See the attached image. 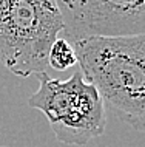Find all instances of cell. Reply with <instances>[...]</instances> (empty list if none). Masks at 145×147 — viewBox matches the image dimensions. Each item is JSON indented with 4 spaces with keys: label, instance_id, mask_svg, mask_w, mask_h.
<instances>
[{
    "label": "cell",
    "instance_id": "cell-1",
    "mask_svg": "<svg viewBox=\"0 0 145 147\" xmlns=\"http://www.w3.org/2000/svg\"><path fill=\"white\" fill-rule=\"evenodd\" d=\"M73 48L84 78L104 102L124 122L145 132V34L88 39Z\"/></svg>",
    "mask_w": 145,
    "mask_h": 147
},
{
    "label": "cell",
    "instance_id": "cell-6",
    "mask_svg": "<svg viewBox=\"0 0 145 147\" xmlns=\"http://www.w3.org/2000/svg\"><path fill=\"white\" fill-rule=\"evenodd\" d=\"M0 147H3V146H0Z\"/></svg>",
    "mask_w": 145,
    "mask_h": 147
},
{
    "label": "cell",
    "instance_id": "cell-2",
    "mask_svg": "<svg viewBox=\"0 0 145 147\" xmlns=\"http://www.w3.org/2000/svg\"><path fill=\"white\" fill-rule=\"evenodd\" d=\"M63 20L56 2L0 0V61L20 78L46 73Z\"/></svg>",
    "mask_w": 145,
    "mask_h": 147
},
{
    "label": "cell",
    "instance_id": "cell-5",
    "mask_svg": "<svg viewBox=\"0 0 145 147\" xmlns=\"http://www.w3.org/2000/svg\"><path fill=\"white\" fill-rule=\"evenodd\" d=\"M48 65L57 71H65L77 65V56L73 45L65 39H56L48 53Z\"/></svg>",
    "mask_w": 145,
    "mask_h": 147
},
{
    "label": "cell",
    "instance_id": "cell-3",
    "mask_svg": "<svg viewBox=\"0 0 145 147\" xmlns=\"http://www.w3.org/2000/svg\"><path fill=\"white\" fill-rule=\"evenodd\" d=\"M36 76L39 88L29 96L28 104L46 116L59 141L85 146L104 135L107 127L105 102L99 90L80 71L66 81L54 79L46 73Z\"/></svg>",
    "mask_w": 145,
    "mask_h": 147
},
{
    "label": "cell",
    "instance_id": "cell-4",
    "mask_svg": "<svg viewBox=\"0 0 145 147\" xmlns=\"http://www.w3.org/2000/svg\"><path fill=\"white\" fill-rule=\"evenodd\" d=\"M63 20L65 40L76 45L88 39H120L145 34L142 0H56Z\"/></svg>",
    "mask_w": 145,
    "mask_h": 147
}]
</instances>
